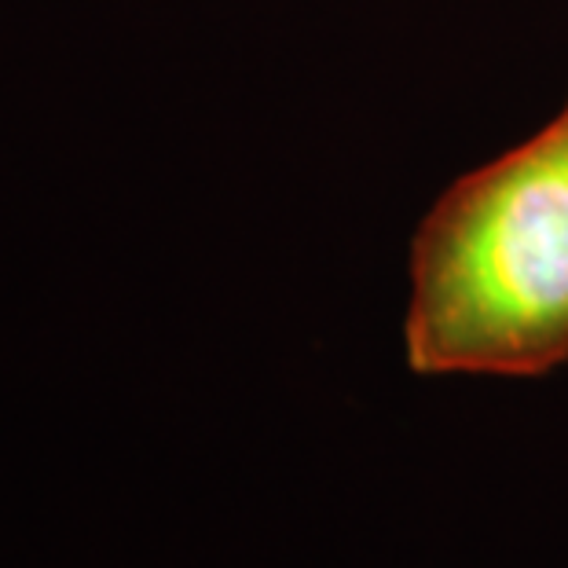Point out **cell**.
I'll use <instances>...</instances> for the list:
<instances>
[{"instance_id":"6da1fadb","label":"cell","mask_w":568,"mask_h":568,"mask_svg":"<svg viewBox=\"0 0 568 568\" xmlns=\"http://www.w3.org/2000/svg\"><path fill=\"white\" fill-rule=\"evenodd\" d=\"M404 353L415 374L503 378L568 359V103L418 224Z\"/></svg>"}]
</instances>
